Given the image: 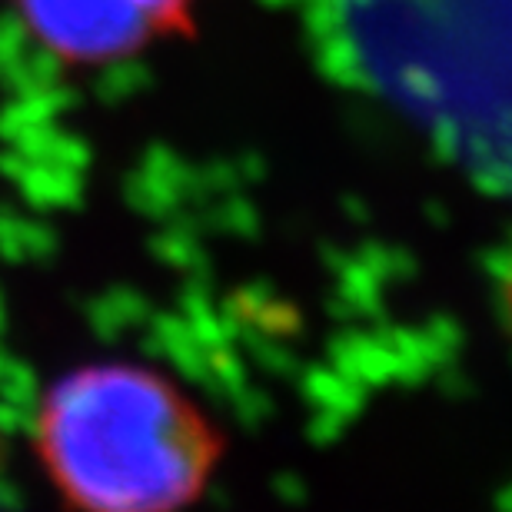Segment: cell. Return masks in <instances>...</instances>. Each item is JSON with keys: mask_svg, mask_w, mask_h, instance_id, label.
I'll return each mask as SVG.
<instances>
[{"mask_svg": "<svg viewBox=\"0 0 512 512\" xmlns=\"http://www.w3.org/2000/svg\"><path fill=\"white\" fill-rule=\"evenodd\" d=\"M200 0H10L40 50L70 67L117 64L190 34Z\"/></svg>", "mask_w": 512, "mask_h": 512, "instance_id": "obj_2", "label": "cell"}, {"mask_svg": "<svg viewBox=\"0 0 512 512\" xmlns=\"http://www.w3.org/2000/svg\"><path fill=\"white\" fill-rule=\"evenodd\" d=\"M37 463L74 512H187L223 459L210 413L150 366L87 363L34 409Z\"/></svg>", "mask_w": 512, "mask_h": 512, "instance_id": "obj_1", "label": "cell"}, {"mask_svg": "<svg viewBox=\"0 0 512 512\" xmlns=\"http://www.w3.org/2000/svg\"><path fill=\"white\" fill-rule=\"evenodd\" d=\"M503 306H506V320L512 326V256H509L506 273H503Z\"/></svg>", "mask_w": 512, "mask_h": 512, "instance_id": "obj_3", "label": "cell"}]
</instances>
